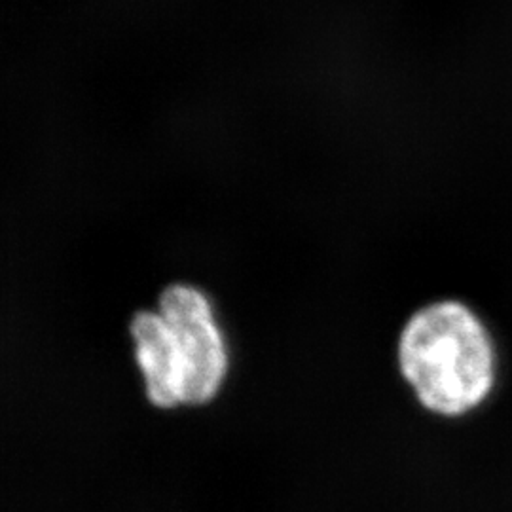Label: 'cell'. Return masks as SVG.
<instances>
[{
  "label": "cell",
  "mask_w": 512,
  "mask_h": 512,
  "mask_svg": "<svg viewBox=\"0 0 512 512\" xmlns=\"http://www.w3.org/2000/svg\"><path fill=\"white\" fill-rule=\"evenodd\" d=\"M129 334L152 408L200 410L219 401L230 380L232 349L202 287L188 281L165 285L156 310L133 313Z\"/></svg>",
  "instance_id": "6da1fadb"
},
{
  "label": "cell",
  "mask_w": 512,
  "mask_h": 512,
  "mask_svg": "<svg viewBox=\"0 0 512 512\" xmlns=\"http://www.w3.org/2000/svg\"><path fill=\"white\" fill-rule=\"evenodd\" d=\"M395 363L421 410L442 420L480 410L494 395L499 374L492 332L456 298L431 300L406 317Z\"/></svg>",
  "instance_id": "7a4b0ae2"
}]
</instances>
